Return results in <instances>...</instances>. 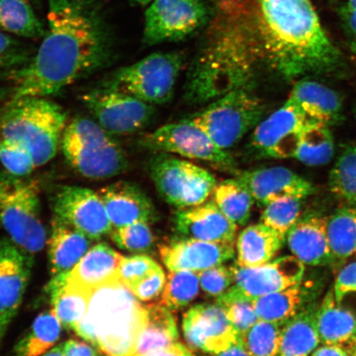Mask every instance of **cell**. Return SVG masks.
<instances>
[{
	"label": "cell",
	"mask_w": 356,
	"mask_h": 356,
	"mask_svg": "<svg viewBox=\"0 0 356 356\" xmlns=\"http://www.w3.org/2000/svg\"><path fill=\"white\" fill-rule=\"evenodd\" d=\"M123 256L106 243L95 245L67 275L70 284L92 291L109 280L118 278Z\"/></svg>",
	"instance_id": "obj_25"
},
{
	"label": "cell",
	"mask_w": 356,
	"mask_h": 356,
	"mask_svg": "<svg viewBox=\"0 0 356 356\" xmlns=\"http://www.w3.org/2000/svg\"><path fill=\"white\" fill-rule=\"evenodd\" d=\"M265 109L264 102L251 88H242L212 101L190 120L227 151L254 130L262 121Z\"/></svg>",
	"instance_id": "obj_8"
},
{
	"label": "cell",
	"mask_w": 356,
	"mask_h": 356,
	"mask_svg": "<svg viewBox=\"0 0 356 356\" xmlns=\"http://www.w3.org/2000/svg\"><path fill=\"white\" fill-rule=\"evenodd\" d=\"M184 56L178 52L155 53L106 75L100 87L127 93L150 105L166 104L175 93Z\"/></svg>",
	"instance_id": "obj_7"
},
{
	"label": "cell",
	"mask_w": 356,
	"mask_h": 356,
	"mask_svg": "<svg viewBox=\"0 0 356 356\" xmlns=\"http://www.w3.org/2000/svg\"><path fill=\"white\" fill-rule=\"evenodd\" d=\"M60 149L69 165L88 179L118 176L129 167L122 147L95 120L86 117L66 124Z\"/></svg>",
	"instance_id": "obj_5"
},
{
	"label": "cell",
	"mask_w": 356,
	"mask_h": 356,
	"mask_svg": "<svg viewBox=\"0 0 356 356\" xmlns=\"http://www.w3.org/2000/svg\"><path fill=\"white\" fill-rule=\"evenodd\" d=\"M350 356H356V337L344 347Z\"/></svg>",
	"instance_id": "obj_55"
},
{
	"label": "cell",
	"mask_w": 356,
	"mask_h": 356,
	"mask_svg": "<svg viewBox=\"0 0 356 356\" xmlns=\"http://www.w3.org/2000/svg\"><path fill=\"white\" fill-rule=\"evenodd\" d=\"M209 31L291 81L342 62L311 0H217Z\"/></svg>",
	"instance_id": "obj_1"
},
{
	"label": "cell",
	"mask_w": 356,
	"mask_h": 356,
	"mask_svg": "<svg viewBox=\"0 0 356 356\" xmlns=\"http://www.w3.org/2000/svg\"><path fill=\"white\" fill-rule=\"evenodd\" d=\"M64 356H99L91 345L71 339L63 344Z\"/></svg>",
	"instance_id": "obj_50"
},
{
	"label": "cell",
	"mask_w": 356,
	"mask_h": 356,
	"mask_svg": "<svg viewBox=\"0 0 356 356\" xmlns=\"http://www.w3.org/2000/svg\"><path fill=\"white\" fill-rule=\"evenodd\" d=\"M166 280L165 274L162 267H160L154 273L133 286L131 291L137 299L142 302L153 301L162 295Z\"/></svg>",
	"instance_id": "obj_47"
},
{
	"label": "cell",
	"mask_w": 356,
	"mask_h": 356,
	"mask_svg": "<svg viewBox=\"0 0 356 356\" xmlns=\"http://www.w3.org/2000/svg\"><path fill=\"white\" fill-rule=\"evenodd\" d=\"M1 114H2V109L0 110V143H1V141H2V136H1Z\"/></svg>",
	"instance_id": "obj_59"
},
{
	"label": "cell",
	"mask_w": 356,
	"mask_h": 356,
	"mask_svg": "<svg viewBox=\"0 0 356 356\" xmlns=\"http://www.w3.org/2000/svg\"><path fill=\"white\" fill-rule=\"evenodd\" d=\"M35 51L12 35L0 32V73L26 65Z\"/></svg>",
	"instance_id": "obj_44"
},
{
	"label": "cell",
	"mask_w": 356,
	"mask_h": 356,
	"mask_svg": "<svg viewBox=\"0 0 356 356\" xmlns=\"http://www.w3.org/2000/svg\"><path fill=\"white\" fill-rule=\"evenodd\" d=\"M237 177L251 191L255 202L264 207L279 198L296 197L305 199L315 191L310 181L283 167L243 172L238 173Z\"/></svg>",
	"instance_id": "obj_19"
},
{
	"label": "cell",
	"mask_w": 356,
	"mask_h": 356,
	"mask_svg": "<svg viewBox=\"0 0 356 356\" xmlns=\"http://www.w3.org/2000/svg\"><path fill=\"white\" fill-rule=\"evenodd\" d=\"M0 29L26 39L43 38L47 32L29 0H0Z\"/></svg>",
	"instance_id": "obj_31"
},
{
	"label": "cell",
	"mask_w": 356,
	"mask_h": 356,
	"mask_svg": "<svg viewBox=\"0 0 356 356\" xmlns=\"http://www.w3.org/2000/svg\"><path fill=\"white\" fill-rule=\"evenodd\" d=\"M99 194L113 229L137 222H150L157 217L148 195L132 182H113L100 189Z\"/></svg>",
	"instance_id": "obj_21"
},
{
	"label": "cell",
	"mask_w": 356,
	"mask_h": 356,
	"mask_svg": "<svg viewBox=\"0 0 356 356\" xmlns=\"http://www.w3.org/2000/svg\"><path fill=\"white\" fill-rule=\"evenodd\" d=\"M211 15L207 0H154L145 12L143 42L182 41L202 30Z\"/></svg>",
	"instance_id": "obj_10"
},
{
	"label": "cell",
	"mask_w": 356,
	"mask_h": 356,
	"mask_svg": "<svg viewBox=\"0 0 356 356\" xmlns=\"http://www.w3.org/2000/svg\"><path fill=\"white\" fill-rule=\"evenodd\" d=\"M200 288L198 273L188 270L170 271L160 304L170 309L184 308L197 297Z\"/></svg>",
	"instance_id": "obj_39"
},
{
	"label": "cell",
	"mask_w": 356,
	"mask_h": 356,
	"mask_svg": "<svg viewBox=\"0 0 356 356\" xmlns=\"http://www.w3.org/2000/svg\"><path fill=\"white\" fill-rule=\"evenodd\" d=\"M149 222H137L111 230V238L120 248L134 252L150 250L154 237Z\"/></svg>",
	"instance_id": "obj_42"
},
{
	"label": "cell",
	"mask_w": 356,
	"mask_h": 356,
	"mask_svg": "<svg viewBox=\"0 0 356 356\" xmlns=\"http://www.w3.org/2000/svg\"><path fill=\"white\" fill-rule=\"evenodd\" d=\"M0 224L22 251H42L47 232L37 185L24 177L0 173Z\"/></svg>",
	"instance_id": "obj_6"
},
{
	"label": "cell",
	"mask_w": 356,
	"mask_h": 356,
	"mask_svg": "<svg viewBox=\"0 0 356 356\" xmlns=\"http://www.w3.org/2000/svg\"><path fill=\"white\" fill-rule=\"evenodd\" d=\"M182 332L190 348L204 354L221 353L239 338L225 310L217 302L195 305L186 312Z\"/></svg>",
	"instance_id": "obj_15"
},
{
	"label": "cell",
	"mask_w": 356,
	"mask_h": 356,
	"mask_svg": "<svg viewBox=\"0 0 356 356\" xmlns=\"http://www.w3.org/2000/svg\"><path fill=\"white\" fill-rule=\"evenodd\" d=\"M95 121L111 136L139 131L151 122L153 105L114 89L99 87L81 97Z\"/></svg>",
	"instance_id": "obj_12"
},
{
	"label": "cell",
	"mask_w": 356,
	"mask_h": 356,
	"mask_svg": "<svg viewBox=\"0 0 356 356\" xmlns=\"http://www.w3.org/2000/svg\"><path fill=\"white\" fill-rule=\"evenodd\" d=\"M66 278L51 280L47 291L51 297V311L62 327L74 331L86 314L91 291L70 284Z\"/></svg>",
	"instance_id": "obj_30"
},
{
	"label": "cell",
	"mask_w": 356,
	"mask_h": 356,
	"mask_svg": "<svg viewBox=\"0 0 356 356\" xmlns=\"http://www.w3.org/2000/svg\"><path fill=\"white\" fill-rule=\"evenodd\" d=\"M284 238V236L261 222L248 226L238 235L236 264L257 267L268 264L277 255Z\"/></svg>",
	"instance_id": "obj_26"
},
{
	"label": "cell",
	"mask_w": 356,
	"mask_h": 356,
	"mask_svg": "<svg viewBox=\"0 0 356 356\" xmlns=\"http://www.w3.org/2000/svg\"><path fill=\"white\" fill-rule=\"evenodd\" d=\"M8 95H10V91H8V88H0V102L6 99Z\"/></svg>",
	"instance_id": "obj_57"
},
{
	"label": "cell",
	"mask_w": 356,
	"mask_h": 356,
	"mask_svg": "<svg viewBox=\"0 0 356 356\" xmlns=\"http://www.w3.org/2000/svg\"><path fill=\"white\" fill-rule=\"evenodd\" d=\"M140 145L156 153L177 154L211 163L225 170H235L232 156L217 146L207 132L190 119L164 124L142 138Z\"/></svg>",
	"instance_id": "obj_11"
},
{
	"label": "cell",
	"mask_w": 356,
	"mask_h": 356,
	"mask_svg": "<svg viewBox=\"0 0 356 356\" xmlns=\"http://www.w3.org/2000/svg\"><path fill=\"white\" fill-rule=\"evenodd\" d=\"M46 34L31 60L1 72L13 83L11 99L48 97L108 66L115 35L99 0H47Z\"/></svg>",
	"instance_id": "obj_2"
},
{
	"label": "cell",
	"mask_w": 356,
	"mask_h": 356,
	"mask_svg": "<svg viewBox=\"0 0 356 356\" xmlns=\"http://www.w3.org/2000/svg\"><path fill=\"white\" fill-rule=\"evenodd\" d=\"M316 319L323 345L345 347L356 337V315L336 300L332 289L318 307Z\"/></svg>",
	"instance_id": "obj_27"
},
{
	"label": "cell",
	"mask_w": 356,
	"mask_h": 356,
	"mask_svg": "<svg viewBox=\"0 0 356 356\" xmlns=\"http://www.w3.org/2000/svg\"><path fill=\"white\" fill-rule=\"evenodd\" d=\"M211 197L220 210L235 225H245L250 219L255 200L237 177L217 182Z\"/></svg>",
	"instance_id": "obj_32"
},
{
	"label": "cell",
	"mask_w": 356,
	"mask_h": 356,
	"mask_svg": "<svg viewBox=\"0 0 356 356\" xmlns=\"http://www.w3.org/2000/svg\"><path fill=\"white\" fill-rule=\"evenodd\" d=\"M61 326L52 311L44 312L15 347V356H41L47 353L59 340Z\"/></svg>",
	"instance_id": "obj_36"
},
{
	"label": "cell",
	"mask_w": 356,
	"mask_h": 356,
	"mask_svg": "<svg viewBox=\"0 0 356 356\" xmlns=\"http://www.w3.org/2000/svg\"><path fill=\"white\" fill-rule=\"evenodd\" d=\"M311 356H350L343 346L337 345H323L318 346Z\"/></svg>",
	"instance_id": "obj_52"
},
{
	"label": "cell",
	"mask_w": 356,
	"mask_h": 356,
	"mask_svg": "<svg viewBox=\"0 0 356 356\" xmlns=\"http://www.w3.org/2000/svg\"><path fill=\"white\" fill-rule=\"evenodd\" d=\"M160 267L153 258L148 256L123 257L119 266L118 278L131 289Z\"/></svg>",
	"instance_id": "obj_45"
},
{
	"label": "cell",
	"mask_w": 356,
	"mask_h": 356,
	"mask_svg": "<svg viewBox=\"0 0 356 356\" xmlns=\"http://www.w3.org/2000/svg\"><path fill=\"white\" fill-rule=\"evenodd\" d=\"M0 161L8 173L17 177L29 176L37 167L28 148L8 140H2L0 143Z\"/></svg>",
	"instance_id": "obj_43"
},
{
	"label": "cell",
	"mask_w": 356,
	"mask_h": 356,
	"mask_svg": "<svg viewBox=\"0 0 356 356\" xmlns=\"http://www.w3.org/2000/svg\"><path fill=\"white\" fill-rule=\"evenodd\" d=\"M54 216L74 227L92 240H99L113 230L99 193L78 186H58L52 191Z\"/></svg>",
	"instance_id": "obj_13"
},
{
	"label": "cell",
	"mask_w": 356,
	"mask_h": 356,
	"mask_svg": "<svg viewBox=\"0 0 356 356\" xmlns=\"http://www.w3.org/2000/svg\"><path fill=\"white\" fill-rule=\"evenodd\" d=\"M149 172L160 197L178 210L207 202L217 184L207 169L166 153L151 158Z\"/></svg>",
	"instance_id": "obj_9"
},
{
	"label": "cell",
	"mask_w": 356,
	"mask_h": 356,
	"mask_svg": "<svg viewBox=\"0 0 356 356\" xmlns=\"http://www.w3.org/2000/svg\"><path fill=\"white\" fill-rule=\"evenodd\" d=\"M44 356H64L63 344L56 346Z\"/></svg>",
	"instance_id": "obj_54"
},
{
	"label": "cell",
	"mask_w": 356,
	"mask_h": 356,
	"mask_svg": "<svg viewBox=\"0 0 356 356\" xmlns=\"http://www.w3.org/2000/svg\"><path fill=\"white\" fill-rule=\"evenodd\" d=\"M334 154L332 134L327 124L307 121L295 159L307 166L327 164Z\"/></svg>",
	"instance_id": "obj_35"
},
{
	"label": "cell",
	"mask_w": 356,
	"mask_h": 356,
	"mask_svg": "<svg viewBox=\"0 0 356 356\" xmlns=\"http://www.w3.org/2000/svg\"><path fill=\"white\" fill-rule=\"evenodd\" d=\"M317 309L307 306L283 325L278 356H309L318 348Z\"/></svg>",
	"instance_id": "obj_28"
},
{
	"label": "cell",
	"mask_w": 356,
	"mask_h": 356,
	"mask_svg": "<svg viewBox=\"0 0 356 356\" xmlns=\"http://www.w3.org/2000/svg\"><path fill=\"white\" fill-rule=\"evenodd\" d=\"M307 119L330 127L342 121V101L333 89L312 80L302 79L293 86L288 100Z\"/></svg>",
	"instance_id": "obj_23"
},
{
	"label": "cell",
	"mask_w": 356,
	"mask_h": 356,
	"mask_svg": "<svg viewBox=\"0 0 356 356\" xmlns=\"http://www.w3.org/2000/svg\"><path fill=\"white\" fill-rule=\"evenodd\" d=\"M327 237L333 265L344 264L356 256V207L339 209L327 218Z\"/></svg>",
	"instance_id": "obj_33"
},
{
	"label": "cell",
	"mask_w": 356,
	"mask_h": 356,
	"mask_svg": "<svg viewBox=\"0 0 356 356\" xmlns=\"http://www.w3.org/2000/svg\"><path fill=\"white\" fill-rule=\"evenodd\" d=\"M302 200L286 197L273 200L264 207L260 222L286 237L289 230L300 218Z\"/></svg>",
	"instance_id": "obj_41"
},
{
	"label": "cell",
	"mask_w": 356,
	"mask_h": 356,
	"mask_svg": "<svg viewBox=\"0 0 356 356\" xmlns=\"http://www.w3.org/2000/svg\"><path fill=\"white\" fill-rule=\"evenodd\" d=\"M203 356H250L240 343L239 339L229 348L216 354H204Z\"/></svg>",
	"instance_id": "obj_53"
},
{
	"label": "cell",
	"mask_w": 356,
	"mask_h": 356,
	"mask_svg": "<svg viewBox=\"0 0 356 356\" xmlns=\"http://www.w3.org/2000/svg\"><path fill=\"white\" fill-rule=\"evenodd\" d=\"M198 277L200 289L212 297H220L234 284L233 266H213L198 273Z\"/></svg>",
	"instance_id": "obj_46"
},
{
	"label": "cell",
	"mask_w": 356,
	"mask_h": 356,
	"mask_svg": "<svg viewBox=\"0 0 356 356\" xmlns=\"http://www.w3.org/2000/svg\"><path fill=\"white\" fill-rule=\"evenodd\" d=\"M334 296L341 302L344 298L356 293V261L346 265L338 273L332 288Z\"/></svg>",
	"instance_id": "obj_48"
},
{
	"label": "cell",
	"mask_w": 356,
	"mask_h": 356,
	"mask_svg": "<svg viewBox=\"0 0 356 356\" xmlns=\"http://www.w3.org/2000/svg\"><path fill=\"white\" fill-rule=\"evenodd\" d=\"M33 264L32 255L0 239V347L24 299Z\"/></svg>",
	"instance_id": "obj_16"
},
{
	"label": "cell",
	"mask_w": 356,
	"mask_h": 356,
	"mask_svg": "<svg viewBox=\"0 0 356 356\" xmlns=\"http://www.w3.org/2000/svg\"><path fill=\"white\" fill-rule=\"evenodd\" d=\"M159 254L170 271L188 270L198 273L232 259L235 250L234 243L206 242L184 238L161 245Z\"/></svg>",
	"instance_id": "obj_18"
},
{
	"label": "cell",
	"mask_w": 356,
	"mask_h": 356,
	"mask_svg": "<svg viewBox=\"0 0 356 356\" xmlns=\"http://www.w3.org/2000/svg\"><path fill=\"white\" fill-rule=\"evenodd\" d=\"M134 3L140 4V6H147V4L150 3L154 1V0H129Z\"/></svg>",
	"instance_id": "obj_56"
},
{
	"label": "cell",
	"mask_w": 356,
	"mask_h": 356,
	"mask_svg": "<svg viewBox=\"0 0 356 356\" xmlns=\"http://www.w3.org/2000/svg\"><path fill=\"white\" fill-rule=\"evenodd\" d=\"M339 16L350 47L356 55V10L343 6L339 10Z\"/></svg>",
	"instance_id": "obj_49"
},
{
	"label": "cell",
	"mask_w": 356,
	"mask_h": 356,
	"mask_svg": "<svg viewBox=\"0 0 356 356\" xmlns=\"http://www.w3.org/2000/svg\"><path fill=\"white\" fill-rule=\"evenodd\" d=\"M305 265L295 256H284L257 267L233 266L234 286L256 298L284 291L301 284Z\"/></svg>",
	"instance_id": "obj_17"
},
{
	"label": "cell",
	"mask_w": 356,
	"mask_h": 356,
	"mask_svg": "<svg viewBox=\"0 0 356 356\" xmlns=\"http://www.w3.org/2000/svg\"><path fill=\"white\" fill-rule=\"evenodd\" d=\"M307 121L305 115L286 101L257 124L253 130L251 145L264 157L295 159Z\"/></svg>",
	"instance_id": "obj_14"
},
{
	"label": "cell",
	"mask_w": 356,
	"mask_h": 356,
	"mask_svg": "<svg viewBox=\"0 0 356 356\" xmlns=\"http://www.w3.org/2000/svg\"><path fill=\"white\" fill-rule=\"evenodd\" d=\"M92 239L54 216L49 259L52 278L67 277L90 248Z\"/></svg>",
	"instance_id": "obj_24"
},
{
	"label": "cell",
	"mask_w": 356,
	"mask_h": 356,
	"mask_svg": "<svg viewBox=\"0 0 356 356\" xmlns=\"http://www.w3.org/2000/svg\"><path fill=\"white\" fill-rule=\"evenodd\" d=\"M307 295L301 284L253 299L258 318L284 325L304 308Z\"/></svg>",
	"instance_id": "obj_34"
},
{
	"label": "cell",
	"mask_w": 356,
	"mask_h": 356,
	"mask_svg": "<svg viewBox=\"0 0 356 356\" xmlns=\"http://www.w3.org/2000/svg\"><path fill=\"white\" fill-rule=\"evenodd\" d=\"M216 302L226 312L238 335L259 321L253 299L245 295L234 284L229 291L217 298Z\"/></svg>",
	"instance_id": "obj_40"
},
{
	"label": "cell",
	"mask_w": 356,
	"mask_h": 356,
	"mask_svg": "<svg viewBox=\"0 0 356 356\" xmlns=\"http://www.w3.org/2000/svg\"><path fill=\"white\" fill-rule=\"evenodd\" d=\"M136 356V355H128ZM142 356H193L191 351L186 347L179 342H176L170 346L167 347L165 349L156 351V353H151Z\"/></svg>",
	"instance_id": "obj_51"
},
{
	"label": "cell",
	"mask_w": 356,
	"mask_h": 356,
	"mask_svg": "<svg viewBox=\"0 0 356 356\" xmlns=\"http://www.w3.org/2000/svg\"><path fill=\"white\" fill-rule=\"evenodd\" d=\"M345 6L350 8H353V10H356V0H347V2L345 3Z\"/></svg>",
	"instance_id": "obj_58"
},
{
	"label": "cell",
	"mask_w": 356,
	"mask_h": 356,
	"mask_svg": "<svg viewBox=\"0 0 356 356\" xmlns=\"http://www.w3.org/2000/svg\"><path fill=\"white\" fill-rule=\"evenodd\" d=\"M148 320L146 305L118 278L92 289L74 332L106 356L132 353Z\"/></svg>",
	"instance_id": "obj_3"
},
{
	"label": "cell",
	"mask_w": 356,
	"mask_h": 356,
	"mask_svg": "<svg viewBox=\"0 0 356 356\" xmlns=\"http://www.w3.org/2000/svg\"><path fill=\"white\" fill-rule=\"evenodd\" d=\"M328 186L335 197L356 207V145L341 151L329 175Z\"/></svg>",
	"instance_id": "obj_37"
},
{
	"label": "cell",
	"mask_w": 356,
	"mask_h": 356,
	"mask_svg": "<svg viewBox=\"0 0 356 356\" xmlns=\"http://www.w3.org/2000/svg\"><path fill=\"white\" fill-rule=\"evenodd\" d=\"M175 229L182 238L213 243H234L238 225L212 200L184 210L175 216Z\"/></svg>",
	"instance_id": "obj_20"
},
{
	"label": "cell",
	"mask_w": 356,
	"mask_h": 356,
	"mask_svg": "<svg viewBox=\"0 0 356 356\" xmlns=\"http://www.w3.org/2000/svg\"><path fill=\"white\" fill-rule=\"evenodd\" d=\"M289 250L305 265L332 266L327 237V218L312 215L300 218L286 234Z\"/></svg>",
	"instance_id": "obj_22"
},
{
	"label": "cell",
	"mask_w": 356,
	"mask_h": 356,
	"mask_svg": "<svg viewBox=\"0 0 356 356\" xmlns=\"http://www.w3.org/2000/svg\"><path fill=\"white\" fill-rule=\"evenodd\" d=\"M148 320L130 355L142 356L175 344L179 337L175 315L161 304L146 305Z\"/></svg>",
	"instance_id": "obj_29"
},
{
	"label": "cell",
	"mask_w": 356,
	"mask_h": 356,
	"mask_svg": "<svg viewBox=\"0 0 356 356\" xmlns=\"http://www.w3.org/2000/svg\"><path fill=\"white\" fill-rule=\"evenodd\" d=\"M66 122V111L47 97L11 99L2 109V140L24 145L33 154L35 166H42L55 158Z\"/></svg>",
	"instance_id": "obj_4"
},
{
	"label": "cell",
	"mask_w": 356,
	"mask_h": 356,
	"mask_svg": "<svg viewBox=\"0 0 356 356\" xmlns=\"http://www.w3.org/2000/svg\"><path fill=\"white\" fill-rule=\"evenodd\" d=\"M283 325L259 320L239 335V341L250 356H278Z\"/></svg>",
	"instance_id": "obj_38"
}]
</instances>
